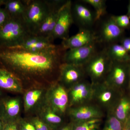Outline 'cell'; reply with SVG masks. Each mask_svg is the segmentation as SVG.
I'll return each instance as SVG.
<instances>
[{"mask_svg": "<svg viewBox=\"0 0 130 130\" xmlns=\"http://www.w3.org/2000/svg\"><path fill=\"white\" fill-rule=\"evenodd\" d=\"M61 45L39 52L16 47L0 48V67L23 81L46 79L59 72L65 51Z\"/></svg>", "mask_w": 130, "mask_h": 130, "instance_id": "6da1fadb", "label": "cell"}, {"mask_svg": "<svg viewBox=\"0 0 130 130\" xmlns=\"http://www.w3.org/2000/svg\"><path fill=\"white\" fill-rule=\"evenodd\" d=\"M31 36L23 18H10L0 28V48L18 46Z\"/></svg>", "mask_w": 130, "mask_h": 130, "instance_id": "7a4b0ae2", "label": "cell"}, {"mask_svg": "<svg viewBox=\"0 0 130 130\" xmlns=\"http://www.w3.org/2000/svg\"><path fill=\"white\" fill-rule=\"evenodd\" d=\"M53 3L48 0L28 1L23 19L31 35H36L49 13Z\"/></svg>", "mask_w": 130, "mask_h": 130, "instance_id": "3957f363", "label": "cell"}, {"mask_svg": "<svg viewBox=\"0 0 130 130\" xmlns=\"http://www.w3.org/2000/svg\"><path fill=\"white\" fill-rule=\"evenodd\" d=\"M107 53L106 47L96 50L83 67L86 75L93 85L102 83L105 80L112 63Z\"/></svg>", "mask_w": 130, "mask_h": 130, "instance_id": "277c9868", "label": "cell"}, {"mask_svg": "<svg viewBox=\"0 0 130 130\" xmlns=\"http://www.w3.org/2000/svg\"><path fill=\"white\" fill-rule=\"evenodd\" d=\"M44 100L46 105L61 116L69 108L68 91L58 81H54L51 84L45 94Z\"/></svg>", "mask_w": 130, "mask_h": 130, "instance_id": "5b68a950", "label": "cell"}, {"mask_svg": "<svg viewBox=\"0 0 130 130\" xmlns=\"http://www.w3.org/2000/svg\"><path fill=\"white\" fill-rule=\"evenodd\" d=\"M93 93L92 102L103 111L111 112L117 102L116 89L109 86L105 82L93 85Z\"/></svg>", "mask_w": 130, "mask_h": 130, "instance_id": "8992f818", "label": "cell"}, {"mask_svg": "<svg viewBox=\"0 0 130 130\" xmlns=\"http://www.w3.org/2000/svg\"><path fill=\"white\" fill-rule=\"evenodd\" d=\"M72 4L71 1H67L61 7L52 34L53 41L56 39L63 40L69 37L70 28L74 22L72 12Z\"/></svg>", "mask_w": 130, "mask_h": 130, "instance_id": "52a82bcc", "label": "cell"}, {"mask_svg": "<svg viewBox=\"0 0 130 130\" xmlns=\"http://www.w3.org/2000/svg\"><path fill=\"white\" fill-rule=\"evenodd\" d=\"M68 93L69 108L92 102L93 85L91 82L84 79L69 89Z\"/></svg>", "mask_w": 130, "mask_h": 130, "instance_id": "ba28073f", "label": "cell"}, {"mask_svg": "<svg viewBox=\"0 0 130 130\" xmlns=\"http://www.w3.org/2000/svg\"><path fill=\"white\" fill-rule=\"evenodd\" d=\"M67 112L72 122L102 119L104 116L103 110L92 102L70 107Z\"/></svg>", "mask_w": 130, "mask_h": 130, "instance_id": "9c48e42d", "label": "cell"}, {"mask_svg": "<svg viewBox=\"0 0 130 130\" xmlns=\"http://www.w3.org/2000/svg\"><path fill=\"white\" fill-rule=\"evenodd\" d=\"M96 43L66 50L63 56V63L83 66L97 50Z\"/></svg>", "mask_w": 130, "mask_h": 130, "instance_id": "30bf717a", "label": "cell"}, {"mask_svg": "<svg viewBox=\"0 0 130 130\" xmlns=\"http://www.w3.org/2000/svg\"><path fill=\"white\" fill-rule=\"evenodd\" d=\"M85 75L83 67L63 63L60 68L58 81L66 88L70 89L84 79Z\"/></svg>", "mask_w": 130, "mask_h": 130, "instance_id": "8fae6325", "label": "cell"}, {"mask_svg": "<svg viewBox=\"0 0 130 130\" xmlns=\"http://www.w3.org/2000/svg\"><path fill=\"white\" fill-rule=\"evenodd\" d=\"M66 1H53V5L49 13L35 36L46 38L53 41L52 39V34L56 25L60 9Z\"/></svg>", "mask_w": 130, "mask_h": 130, "instance_id": "7c38bea8", "label": "cell"}, {"mask_svg": "<svg viewBox=\"0 0 130 130\" xmlns=\"http://www.w3.org/2000/svg\"><path fill=\"white\" fill-rule=\"evenodd\" d=\"M19 97L6 96L0 100V116L5 123L19 119L21 109Z\"/></svg>", "mask_w": 130, "mask_h": 130, "instance_id": "4fadbf2b", "label": "cell"}, {"mask_svg": "<svg viewBox=\"0 0 130 130\" xmlns=\"http://www.w3.org/2000/svg\"><path fill=\"white\" fill-rule=\"evenodd\" d=\"M98 42L96 35L90 29H80L76 35L62 40V47L67 50Z\"/></svg>", "mask_w": 130, "mask_h": 130, "instance_id": "5bb4252c", "label": "cell"}, {"mask_svg": "<svg viewBox=\"0 0 130 130\" xmlns=\"http://www.w3.org/2000/svg\"><path fill=\"white\" fill-rule=\"evenodd\" d=\"M126 62L112 61L109 71L103 82L116 89L123 86L129 76L130 71L125 66Z\"/></svg>", "mask_w": 130, "mask_h": 130, "instance_id": "9a60e30c", "label": "cell"}, {"mask_svg": "<svg viewBox=\"0 0 130 130\" xmlns=\"http://www.w3.org/2000/svg\"><path fill=\"white\" fill-rule=\"evenodd\" d=\"M123 29L119 27L111 17L103 23L99 35L96 36L97 42L108 45L115 43L123 33Z\"/></svg>", "mask_w": 130, "mask_h": 130, "instance_id": "2e32d148", "label": "cell"}, {"mask_svg": "<svg viewBox=\"0 0 130 130\" xmlns=\"http://www.w3.org/2000/svg\"><path fill=\"white\" fill-rule=\"evenodd\" d=\"M73 21H76L81 26L80 29H90V28L97 21L95 13L84 5L79 3L74 4L72 7Z\"/></svg>", "mask_w": 130, "mask_h": 130, "instance_id": "e0dca14e", "label": "cell"}, {"mask_svg": "<svg viewBox=\"0 0 130 130\" xmlns=\"http://www.w3.org/2000/svg\"><path fill=\"white\" fill-rule=\"evenodd\" d=\"M0 89L9 92L20 93L23 91V83L14 74L0 67Z\"/></svg>", "mask_w": 130, "mask_h": 130, "instance_id": "ac0fdd59", "label": "cell"}, {"mask_svg": "<svg viewBox=\"0 0 130 130\" xmlns=\"http://www.w3.org/2000/svg\"><path fill=\"white\" fill-rule=\"evenodd\" d=\"M55 45L53 41L48 38L32 35L16 47L32 52H39L50 48Z\"/></svg>", "mask_w": 130, "mask_h": 130, "instance_id": "d6986e66", "label": "cell"}, {"mask_svg": "<svg viewBox=\"0 0 130 130\" xmlns=\"http://www.w3.org/2000/svg\"><path fill=\"white\" fill-rule=\"evenodd\" d=\"M44 103L40 107L38 117L51 130H57L63 122L61 116Z\"/></svg>", "mask_w": 130, "mask_h": 130, "instance_id": "ffe728a7", "label": "cell"}, {"mask_svg": "<svg viewBox=\"0 0 130 130\" xmlns=\"http://www.w3.org/2000/svg\"><path fill=\"white\" fill-rule=\"evenodd\" d=\"M44 91L43 89L34 88L26 92L24 96L25 111L28 112L38 105L43 97Z\"/></svg>", "mask_w": 130, "mask_h": 130, "instance_id": "44dd1931", "label": "cell"}, {"mask_svg": "<svg viewBox=\"0 0 130 130\" xmlns=\"http://www.w3.org/2000/svg\"><path fill=\"white\" fill-rule=\"evenodd\" d=\"M111 113L121 121L125 124L130 113V100L127 97L121 98L118 101Z\"/></svg>", "mask_w": 130, "mask_h": 130, "instance_id": "7402d4cb", "label": "cell"}, {"mask_svg": "<svg viewBox=\"0 0 130 130\" xmlns=\"http://www.w3.org/2000/svg\"><path fill=\"white\" fill-rule=\"evenodd\" d=\"M28 1L6 0L4 8L11 18H23L28 5Z\"/></svg>", "mask_w": 130, "mask_h": 130, "instance_id": "603a6c76", "label": "cell"}, {"mask_svg": "<svg viewBox=\"0 0 130 130\" xmlns=\"http://www.w3.org/2000/svg\"><path fill=\"white\" fill-rule=\"evenodd\" d=\"M106 47L108 55L112 61L128 62L130 55L121 44L112 43Z\"/></svg>", "mask_w": 130, "mask_h": 130, "instance_id": "cb8c5ba5", "label": "cell"}, {"mask_svg": "<svg viewBox=\"0 0 130 130\" xmlns=\"http://www.w3.org/2000/svg\"><path fill=\"white\" fill-rule=\"evenodd\" d=\"M102 119H95L86 121L72 122V130H100Z\"/></svg>", "mask_w": 130, "mask_h": 130, "instance_id": "d4e9b609", "label": "cell"}, {"mask_svg": "<svg viewBox=\"0 0 130 130\" xmlns=\"http://www.w3.org/2000/svg\"><path fill=\"white\" fill-rule=\"evenodd\" d=\"M82 2L89 4L95 10L96 20L99 19L106 13V1L104 0H83Z\"/></svg>", "mask_w": 130, "mask_h": 130, "instance_id": "484cf974", "label": "cell"}, {"mask_svg": "<svg viewBox=\"0 0 130 130\" xmlns=\"http://www.w3.org/2000/svg\"><path fill=\"white\" fill-rule=\"evenodd\" d=\"M103 130H123V123L116 118L112 114L109 113Z\"/></svg>", "mask_w": 130, "mask_h": 130, "instance_id": "4316f807", "label": "cell"}, {"mask_svg": "<svg viewBox=\"0 0 130 130\" xmlns=\"http://www.w3.org/2000/svg\"><path fill=\"white\" fill-rule=\"evenodd\" d=\"M119 27L124 29L130 25V19L127 14L111 16Z\"/></svg>", "mask_w": 130, "mask_h": 130, "instance_id": "83f0119b", "label": "cell"}, {"mask_svg": "<svg viewBox=\"0 0 130 130\" xmlns=\"http://www.w3.org/2000/svg\"><path fill=\"white\" fill-rule=\"evenodd\" d=\"M30 121L35 126L36 130H52L38 117L33 118Z\"/></svg>", "mask_w": 130, "mask_h": 130, "instance_id": "f1b7e54d", "label": "cell"}, {"mask_svg": "<svg viewBox=\"0 0 130 130\" xmlns=\"http://www.w3.org/2000/svg\"><path fill=\"white\" fill-rule=\"evenodd\" d=\"M19 130H36L35 126L30 121H29L23 119L19 120Z\"/></svg>", "mask_w": 130, "mask_h": 130, "instance_id": "f546056e", "label": "cell"}, {"mask_svg": "<svg viewBox=\"0 0 130 130\" xmlns=\"http://www.w3.org/2000/svg\"><path fill=\"white\" fill-rule=\"evenodd\" d=\"M10 18L5 8L0 7V28L7 22Z\"/></svg>", "mask_w": 130, "mask_h": 130, "instance_id": "4dcf8cb0", "label": "cell"}, {"mask_svg": "<svg viewBox=\"0 0 130 130\" xmlns=\"http://www.w3.org/2000/svg\"><path fill=\"white\" fill-rule=\"evenodd\" d=\"M19 119L16 121L5 123L3 130H19Z\"/></svg>", "mask_w": 130, "mask_h": 130, "instance_id": "1f68e13d", "label": "cell"}, {"mask_svg": "<svg viewBox=\"0 0 130 130\" xmlns=\"http://www.w3.org/2000/svg\"><path fill=\"white\" fill-rule=\"evenodd\" d=\"M121 45L128 51L130 53V38H123L121 41Z\"/></svg>", "mask_w": 130, "mask_h": 130, "instance_id": "d6a6232c", "label": "cell"}, {"mask_svg": "<svg viewBox=\"0 0 130 130\" xmlns=\"http://www.w3.org/2000/svg\"><path fill=\"white\" fill-rule=\"evenodd\" d=\"M59 130H72V123H70L62 127Z\"/></svg>", "mask_w": 130, "mask_h": 130, "instance_id": "836d02e7", "label": "cell"}, {"mask_svg": "<svg viewBox=\"0 0 130 130\" xmlns=\"http://www.w3.org/2000/svg\"><path fill=\"white\" fill-rule=\"evenodd\" d=\"M124 129H130V116L125 124Z\"/></svg>", "mask_w": 130, "mask_h": 130, "instance_id": "e575fe53", "label": "cell"}, {"mask_svg": "<svg viewBox=\"0 0 130 130\" xmlns=\"http://www.w3.org/2000/svg\"><path fill=\"white\" fill-rule=\"evenodd\" d=\"M5 124V122L3 120L1 116H0V130H3V129Z\"/></svg>", "mask_w": 130, "mask_h": 130, "instance_id": "d590c367", "label": "cell"}, {"mask_svg": "<svg viewBox=\"0 0 130 130\" xmlns=\"http://www.w3.org/2000/svg\"><path fill=\"white\" fill-rule=\"evenodd\" d=\"M127 15L129 16L130 19V2L128 5V12H127Z\"/></svg>", "mask_w": 130, "mask_h": 130, "instance_id": "8d00e7d4", "label": "cell"}, {"mask_svg": "<svg viewBox=\"0 0 130 130\" xmlns=\"http://www.w3.org/2000/svg\"><path fill=\"white\" fill-rule=\"evenodd\" d=\"M4 96H4V95H3L2 90L0 89V100H1L2 98H3L4 97Z\"/></svg>", "mask_w": 130, "mask_h": 130, "instance_id": "74e56055", "label": "cell"}, {"mask_svg": "<svg viewBox=\"0 0 130 130\" xmlns=\"http://www.w3.org/2000/svg\"><path fill=\"white\" fill-rule=\"evenodd\" d=\"M6 0H0V7H1L2 6H4Z\"/></svg>", "mask_w": 130, "mask_h": 130, "instance_id": "f35d334b", "label": "cell"}, {"mask_svg": "<svg viewBox=\"0 0 130 130\" xmlns=\"http://www.w3.org/2000/svg\"><path fill=\"white\" fill-rule=\"evenodd\" d=\"M128 84H129V87L130 91V72L129 76V79H128Z\"/></svg>", "mask_w": 130, "mask_h": 130, "instance_id": "ab89813d", "label": "cell"}, {"mask_svg": "<svg viewBox=\"0 0 130 130\" xmlns=\"http://www.w3.org/2000/svg\"><path fill=\"white\" fill-rule=\"evenodd\" d=\"M123 130H130L129 129H124Z\"/></svg>", "mask_w": 130, "mask_h": 130, "instance_id": "60d3db41", "label": "cell"}, {"mask_svg": "<svg viewBox=\"0 0 130 130\" xmlns=\"http://www.w3.org/2000/svg\"><path fill=\"white\" fill-rule=\"evenodd\" d=\"M128 63H130V58L129 59V61H128Z\"/></svg>", "mask_w": 130, "mask_h": 130, "instance_id": "b9f144b4", "label": "cell"}]
</instances>
